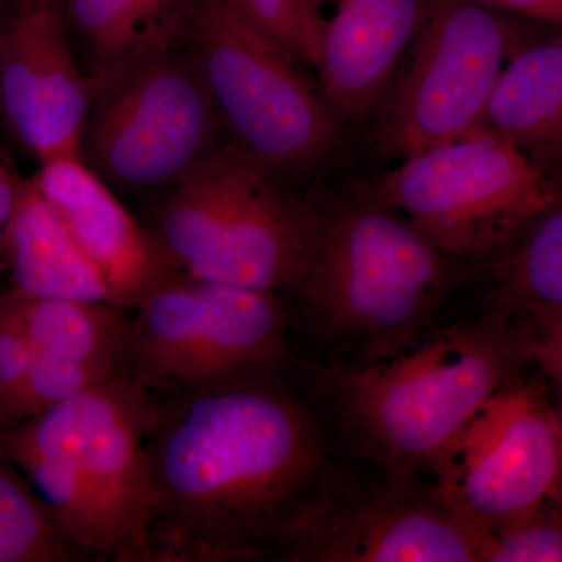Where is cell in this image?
<instances>
[{
  "label": "cell",
  "mask_w": 562,
  "mask_h": 562,
  "mask_svg": "<svg viewBox=\"0 0 562 562\" xmlns=\"http://www.w3.org/2000/svg\"><path fill=\"white\" fill-rule=\"evenodd\" d=\"M147 450L158 503L143 562L280 561L333 475L321 416L283 372L154 398Z\"/></svg>",
  "instance_id": "cell-1"
},
{
  "label": "cell",
  "mask_w": 562,
  "mask_h": 562,
  "mask_svg": "<svg viewBox=\"0 0 562 562\" xmlns=\"http://www.w3.org/2000/svg\"><path fill=\"white\" fill-rule=\"evenodd\" d=\"M151 405L124 373L0 428V457L87 561L143 562L158 503L147 450Z\"/></svg>",
  "instance_id": "cell-2"
},
{
  "label": "cell",
  "mask_w": 562,
  "mask_h": 562,
  "mask_svg": "<svg viewBox=\"0 0 562 562\" xmlns=\"http://www.w3.org/2000/svg\"><path fill=\"white\" fill-rule=\"evenodd\" d=\"M531 344L524 317L495 306L386 360L310 368L347 438L386 475L414 479L532 362Z\"/></svg>",
  "instance_id": "cell-3"
},
{
  "label": "cell",
  "mask_w": 562,
  "mask_h": 562,
  "mask_svg": "<svg viewBox=\"0 0 562 562\" xmlns=\"http://www.w3.org/2000/svg\"><path fill=\"white\" fill-rule=\"evenodd\" d=\"M461 266L372 192L321 209L305 271L288 295L295 328L369 362L386 360L430 327Z\"/></svg>",
  "instance_id": "cell-4"
},
{
  "label": "cell",
  "mask_w": 562,
  "mask_h": 562,
  "mask_svg": "<svg viewBox=\"0 0 562 562\" xmlns=\"http://www.w3.org/2000/svg\"><path fill=\"white\" fill-rule=\"evenodd\" d=\"M144 202V224L184 276L286 295L321 221V206L231 139Z\"/></svg>",
  "instance_id": "cell-5"
},
{
  "label": "cell",
  "mask_w": 562,
  "mask_h": 562,
  "mask_svg": "<svg viewBox=\"0 0 562 562\" xmlns=\"http://www.w3.org/2000/svg\"><path fill=\"white\" fill-rule=\"evenodd\" d=\"M286 294L183 276L132 310L125 372L155 401L284 372Z\"/></svg>",
  "instance_id": "cell-6"
},
{
  "label": "cell",
  "mask_w": 562,
  "mask_h": 562,
  "mask_svg": "<svg viewBox=\"0 0 562 562\" xmlns=\"http://www.w3.org/2000/svg\"><path fill=\"white\" fill-rule=\"evenodd\" d=\"M227 139L183 38L133 58L92 88L81 158L111 190L147 199Z\"/></svg>",
  "instance_id": "cell-7"
},
{
  "label": "cell",
  "mask_w": 562,
  "mask_h": 562,
  "mask_svg": "<svg viewBox=\"0 0 562 562\" xmlns=\"http://www.w3.org/2000/svg\"><path fill=\"white\" fill-rule=\"evenodd\" d=\"M184 43L228 139L254 160L288 179L312 171L335 149L342 122L319 88L225 0H198Z\"/></svg>",
  "instance_id": "cell-8"
},
{
  "label": "cell",
  "mask_w": 562,
  "mask_h": 562,
  "mask_svg": "<svg viewBox=\"0 0 562 562\" xmlns=\"http://www.w3.org/2000/svg\"><path fill=\"white\" fill-rule=\"evenodd\" d=\"M561 188L519 147L476 131L402 158L371 192L460 265L490 266Z\"/></svg>",
  "instance_id": "cell-9"
},
{
  "label": "cell",
  "mask_w": 562,
  "mask_h": 562,
  "mask_svg": "<svg viewBox=\"0 0 562 562\" xmlns=\"http://www.w3.org/2000/svg\"><path fill=\"white\" fill-rule=\"evenodd\" d=\"M514 50L506 14L471 0H430L380 113L384 154L402 158L471 135Z\"/></svg>",
  "instance_id": "cell-10"
},
{
  "label": "cell",
  "mask_w": 562,
  "mask_h": 562,
  "mask_svg": "<svg viewBox=\"0 0 562 562\" xmlns=\"http://www.w3.org/2000/svg\"><path fill=\"white\" fill-rule=\"evenodd\" d=\"M443 501L482 536L549 501L562 475L553 406L538 383L508 384L431 462Z\"/></svg>",
  "instance_id": "cell-11"
},
{
  "label": "cell",
  "mask_w": 562,
  "mask_h": 562,
  "mask_svg": "<svg viewBox=\"0 0 562 562\" xmlns=\"http://www.w3.org/2000/svg\"><path fill=\"white\" fill-rule=\"evenodd\" d=\"M482 532L435 484L383 473L349 483L335 472L281 547L288 562H480Z\"/></svg>",
  "instance_id": "cell-12"
},
{
  "label": "cell",
  "mask_w": 562,
  "mask_h": 562,
  "mask_svg": "<svg viewBox=\"0 0 562 562\" xmlns=\"http://www.w3.org/2000/svg\"><path fill=\"white\" fill-rule=\"evenodd\" d=\"M91 105L58 0H16L0 43L3 125L40 165L81 158Z\"/></svg>",
  "instance_id": "cell-13"
},
{
  "label": "cell",
  "mask_w": 562,
  "mask_h": 562,
  "mask_svg": "<svg viewBox=\"0 0 562 562\" xmlns=\"http://www.w3.org/2000/svg\"><path fill=\"white\" fill-rule=\"evenodd\" d=\"M33 181L61 214L116 305L135 310L151 292L184 276L83 158L44 162Z\"/></svg>",
  "instance_id": "cell-14"
},
{
  "label": "cell",
  "mask_w": 562,
  "mask_h": 562,
  "mask_svg": "<svg viewBox=\"0 0 562 562\" xmlns=\"http://www.w3.org/2000/svg\"><path fill=\"white\" fill-rule=\"evenodd\" d=\"M319 2V0H317ZM430 0H336L322 22L319 90L342 122L380 106Z\"/></svg>",
  "instance_id": "cell-15"
},
{
  "label": "cell",
  "mask_w": 562,
  "mask_h": 562,
  "mask_svg": "<svg viewBox=\"0 0 562 562\" xmlns=\"http://www.w3.org/2000/svg\"><path fill=\"white\" fill-rule=\"evenodd\" d=\"M10 290L25 297L113 302L58 210L21 177L7 236Z\"/></svg>",
  "instance_id": "cell-16"
},
{
  "label": "cell",
  "mask_w": 562,
  "mask_h": 562,
  "mask_svg": "<svg viewBox=\"0 0 562 562\" xmlns=\"http://www.w3.org/2000/svg\"><path fill=\"white\" fill-rule=\"evenodd\" d=\"M198 0H58L91 87L125 63L183 41Z\"/></svg>",
  "instance_id": "cell-17"
},
{
  "label": "cell",
  "mask_w": 562,
  "mask_h": 562,
  "mask_svg": "<svg viewBox=\"0 0 562 562\" xmlns=\"http://www.w3.org/2000/svg\"><path fill=\"white\" fill-rule=\"evenodd\" d=\"M476 131L508 140L541 168L562 150V36L508 58Z\"/></svg>",
  "instance_id": "cell-18"
},
{
  "label": "cell",
  "mask_w": 562,
  "mask_h": 562,
  "mask_svg": "<svg viewBox=\"0 0 562 562\" xmlns=\"http://www.w3.org/2000/svg\"><path fill=\"white\" fill-rule=\"evenodd\" d=\"M35 353L124 375L132 310L113 302L25 297L9 290Z\"/></svg>",
  "instance_id": "cell-19"
},
{
  "label": "cell",
  "mask_w": 562,
  "mask_h": 562,
  "mask_svg": "<svg viewBox=\"0 0 562 562\" xmlns=\"http://www.w3.org/2000/svg\"><path fill=\"white\" fill-rule=\"evenodd\" d=\"M497 308L513 313L562 306V188L491 262Z\"/></svg>",
  "instance_id": "cell-20"
},
{
  "label": "cell",
  "mask_w": 562,
  "mask_h": 562,
  "mask_svg": "<svg viewBox=\"0 0 562 562\" xmlns=\"http://www.w3.org/2000/svg\"><path fill=\"white\" fill-rule=\"evenodd\" d=\"M87 561L22 473L0 457V562Z\"/></svg>",
  "instance_id": "cell-21"
},
{
  "label": "cell",
  "mask_w": 562,
  "mask_h": 562,
  "mask_svg": "<svg viewBox=\"0 0 562 562\" xmlns=\"http://www.w3.org/2000/svg\"><path fill=\"white\" fill-rule=\"evenodd\" d=\"M236 16L290 54L316 68L322 20L317 0H225Z\"/></svg>",
  "instance_id": "cell-22"
},
{
  "label": "cell",
  "mask_w": 562,
  "mask_h": 562,
  "mask_svg": "<svg viewBox=\"0 0 562 562\" xmlns=\"http://www.w3.org/2000/svg\"><path fill=\"white\" fill-rule=\"evenodd\" d=\"M480 562H562V509L552 501L530 516L483 536Z\"/></svg>",
  "instance_id": "cell-23"
},
{
  "label": "cell",
  "mask_w": 562,
  "mask_h": 562,
  "mask_svg": "<svg viewBox=\"0 0 562 562\" xmlns=\"http://www.w3.org/2000/svg\"><path fill=\"white\" fill-rule=\"evenodd\" d=\"M35 350L9 290L0 292V402L20 386L31 369Z\"/></svg>",
  "instance_id": "cell-24"
},
{
  "label": "cell",
  "mask_w": 562,
  "mask_h": 562,
  "mask_svg": "<svg viewBox=\"0 0 562 562\" xmlns=\"http://www.w3.org/2000/svg\"><path fill=\"white\" fill-rule=\"evenodd\" d=\"M486 9L562 29V0H471Z\"/></svg>",
  "instance_id": "cell-25"
},
{
  "label": "cell",
  "mask_w": 562,
  "mask_h": 562,
  "mask_svg": "<svg viewBox=\"0 0 562 562\" xmlns=\"http://www.w3.org/2000/svg\"><path fill=\"white\" fill-rule=\"evenodd\" d=\"M21 177L9 160L0 155V271L7 269V236L16 206Z\"/></svg>",
  "instance_id": "cell-26"
},
{
  "label": "cell",
  "mask_w": 562,
  "mask_h": 562,
  "mask_svg": "<svg viewBox=\"0 0 562 562\" xmlns=\"http://www.w3.org/2000/svg\"><path fill=\"white\" fill-rule=\"evenodd\" d=\"M517 314H520L527 322L532 341L562 347V306L561 308L531 310V312Z\"/></svg>",
  "instance_id": "cell-27"
},
{
  "label": "cell",
  "mask_w": 562,
  "mask_h": 562,
  "mask_svg": "<svg viewBox=\"0 0 562 562\" xmlns=\"http://www.w3.org/2000/svg\"><path fill=\"white\" fill-rule=\"evenodd\" d=\"M531 357L532 362H536L549 375V379L562 390V347L546 346V344L532 341Z\"/></svg>",
  "instance_id": "cell-28"
},
{
  "label": "cell",
  "mask_w": 562,
  "mask_h": 562,
  "mask_svg": "<svg viewBox=\"0 0 562 562\" xmlns=\"http://www.w3.org/2000/svg\"><path fill=\"white\" fill-rule=\"evenodd\" d=\"M561 391V397L558 398V402L552 403L553 406V416H554V424H557V430L558 436H560V442H561V452H562V390Z\"/></svg>",
  "instance_id": "cell-29"
},
{
  "label": "cell",
  "mask_w": 562,
  "mask_h": 562,
  "mask_svg": "<svg viewBox=\"0 0 562 562\" xmlns=\"http://www.w3.org/2000/svg\"><path fill=\"white\" fill-rule=\"evenodd\" d=\"M550 501H552L554 505L560 506L562 509V475L560 482L557 484V487H554L553 494L550 495Z\"/></svg>",
  "instance_id": "cell-30"
},
{
  "label": "cell",
  "mask_w": 562,
  "mask_h": 562,
  "mask_svg": "<svg viewBox=\"0 0 562 562\" xmlns=\"http://www.w3.org/2000/svg\"><path fill=\"white\" fill-rule=\"evenodd\" d=\"M3 3H5V0H0V43H2L3 24H5V16H3ZM0 124H3L2 109H0Z\"/></svg>",
  "instance_id": "cell-31"
}]
</instances>
